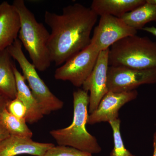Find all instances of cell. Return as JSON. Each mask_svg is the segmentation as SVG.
Listing matches in <instances>:
<instances>
[{
	"label": "cell",
	"instance_id": "2e32d148",
	"mask_svg": "<svg viewBox=\"0 0 156 156\" xmlns=\"http://www.w3.org/2000/svg\"><path fill=\"white\" fill-rule=\"evenodd\" d=\"M120 18L135 30H142L146 24L156 22V5L146 0L145 4L126 13Z\"/></svg>",
	"mask_w": 156,
	"mask_h": 156
},
{
	"label": "cell",
	"instance_id": "7402d4cb",
	"mask_svg": "<svg viewBox=\"0 0 156 156\" xmlns=\"http://www.w3.org/2000/svg\"><path fill=\"white\" fill-rule=\"evenodd\" d=\"M10 135V134L6 128L0 123V142L9 137Z\"/></svg>",
	"mask_w": 156,
	"mask_h": 156
},
{
	"label": "cell",
	"instance_id": "52a82bcc",
	"mask_svg": "<svg viewBox=\"0 0 156 156\" xmlns=\"http://www.w3.org/2000/svg\"><path fill=\"white\" fill-rule=\"evenodd\" d=\"M154 84H156V68L138 69L123 66H108L107 88L110 92H129L141 85Z\"/></svg>",
	"mask_w": 156,
	"mask_h": 156
},
{
	"label": "cell",
	"instance_id": "cb8c5ba5",
	"mask_svg": "<svg viewBox=\"0 0 156 156\" xmlns=\"http://www.w3.org/2000/svg\"><path fill=\"white\" fill-rule=\"evenodd\" d=\"M154 152L153 156H156V132H155L153 136Z\"/></svg>",
	"mask_w": 156,
	"mask_h": 156
},
{
	"label": "cell",
	"instance_id": "30bf717a",
	"mask_svg": "<svg viewBox=\"0 0 156 156\" xmlns=\"http://www.w3.org/2000/svg\"><path fill=\"white\" fill-rule=\"evenodd\" d=\"M136 90L129 92H113L108 91L101 101L97 108L89 115L87 124L89 125L108 122L119 119V111L125 104L136 99Z\"/></svg>",
	"mask_w": 156,
	"mask_h": 156
},
{
	"label": "cell",
	"instance_id": "7a4b0ae2",
	"mask_svg": "<svg viewBox=\"0 0 156 156\" xmlns=\"http://www.w3.org/2000/svg\"><path fill=\"white\" fill-rule=\"evenodd\" d=\"M12 5L20 18L18 39L28 52L37 70L45 71L52 63L48 48L50 33L43 23L37 21L24 1L14 0Z\"/></svg>",
	"mask_w": 156,
	"mask_h": 156
},
{
	"label": "cell",
	"instance_id": "3957f363",
	"mask_svg": "<svg viewBox=\"0 0 156 156\" xmlns=\"http://www.w3.org/2000/svg\"><path fill=\"white\" fill-rule=\"evenodd\" d=\"M73 119L68 127L52 130L50 134L58 145L75 148L90 153L98 154L101 148L95 136L88 132L86 128L89 105L88 92L79 89L73 93Z\"/></svg>",
	"mask_w": 156,
	"mask_h": 156
},
{
	"label": "cell",
	"instance_id": "9c48e42d",
	"mask_svg": "<svg viewBox=\"0 0 156 156\" xmlns=\"http://www.w3.org/2000/svg\"><path fill=\"white\" fill-rule=\"evenodd\" d=\"M109 50L99 53L94 69L82 86L84 90L90 92L88 111L90 114L97 108L101 101L108 92L107 73Z\"/></svg>",
	"mask_w": 156,
	"mask_h": 156
},
{
	"label": "cell",
	"instance_id": "5bb4252c",
	"mask_svg": "<svg viewBox=\"0 0 156 156\" xmlns=\"http://www.w3.org/2000/svg\"><path fill=\"white\" fill-rule=\"evenodd\" d=\"M145 3V0H94L90 8L98 16L107 14L121 18Z\"/></svg>",
	"mask_w": 156,
	"mask_h": 156
},
{
	"label": "cell",
	"instance_id": "8fae6325",
	"mask_svg": "<svg viewBox=\"0 0 156 156\" xmlns=\"http://www.w3.org/2000/svg\"><path fill=\"white\" fill-rule=\"evenodd\" d=\"M54 146L52 143L36 142L28 137L10 135L0 142V156H43Z\"/></svg>",
	"mask_w": 156,
	"mask_h": 156
},
{
	"label": "cell",
	"instance_id": "4fadbf2b",
	"mask_svg": "<svg viewBox=\"0 0 156 156\" xmlns=\"http://www.w3.org/2000/svg\"><path fill=\"white\" fill-rule=\"evenodd\" d=\"M14 73L17 87V97L23 103L27 111L26 122L30 124L37 122L44 117L41 109L27 85L25 78L16 66H14Z\"/></svg>",
	"mask_w": 156,
	"mask_h": 156
},
{
	"label": "cell",
	"instance_id": "ffe728a7",
	"mask_svg": "<svg viewBox=\"0 0 156 156\" xmlns=\"http://www.w3.org/2000/svg\"><path fill=\"white\" fill-rule=\"evenodd\" d=\"M6 109L14 116L25 120L27 112L26 107L18 98L10 100L7 105Z\"/></svg>",
	"mask_w": 156,
	"mask_h": 156
},
{
	"label": "cell",
	"instance_id": "8992f818",
	"mask_svg": "<svg viewBox=\"0 0 156 156\" xmlns=\"http://www.w3.org/2000/svg\"><path fill=\"white\" fill-rule=\"evenodd\" d=\"M99 53L95 45L90 43L57 68L54 78L59 80L69 81L76 87H82L94 69Z\"/></svg>",
	"mask_w": 156,
	"mask_h": 156
},
{
	"label": "cell",
	"instance_id": "277c9868",
	"mask_svg": "<svg viewBox=\"0 0 156 156\" xmlns=\"http://www.w3.org/2000/svg\"><path fill=\"white\" fill-rule=\"evenodd\" d=\"M108 63L134 69L156 68V42L136 34L126 37L109 48Z\"/></svg>",
	"mask_w": 156,
	"mask_h": 156
},
{
	"label": "cell",
	"instance_id": "d4e9b609",
	"mask_svg": "<svg viewBox=\"0 0 156 156\" xmlns=\"http://www.w3.org/2000/svg\"><path fill=\"white\" fill-rule=\"evenodd\" d=\"M147 1L149 2L156 5V0H147Z\"/></svg>",
	"mask_w": 156,
	"mask_h": 156
},
{
	"label": "cell",
	"instance_id": "d6986e66",
	"mask_svg": "<svg viewBox=\"0 0 156 156\" xmlns=\"http://www.w3.org/2000/svg\"><path fill=\"white\" fill-rule=\"evenodd\" d=\"M92 154L75 148L64 146H54L43 156H93Z\"/></svg>",
	"mask_w": 156,
	"mask_h": 156
},
{
	"label": "cell",
	"instance_id": "6da1fadb",
	"mask_svg": "<svg viewBox=\"0 0 156 156\" xmlns=\"http://www.w3.org/2000/svg\"><path fill=\"white\" fill-rule=\"evenodd\" d=\"M98 16L80 3L65 7L62 14L46 11L44 21L51 29L48 48L52 62L62 65L87 47Z\"/></svg>",
	"mask_w": 156,
	"mask_h": 156
},
{
	"label": "cell",
	"instance_id": "44dd1931",
	"mask_svg": "<svg viewBox=\"0 0 156 156\" xmlns=\"http://www.w3.org/2000/svg\"><path fill=\"white\" fill-rule=\"evenodd\" d=\"M11 99L0 93V113L6 108L7 105Z\"/></svg>",
	"mask_w": 156,
	"mask_h": 156
},
{
	"label": "cell",
	"instance_id": "ba28073f",
	"mask_svg": "<svg viewBox=\"0 0 156 156\" xmlns=\"http://www.w3.org/2000/svg\"><path fill=\"white\" fill-rule=\"evenodd\" d=\"M94 30L91 43L100 52L109 49L120 40L137 33V30L127 25L121 18L107 14L101 16L98 25Z\"/></svg>",
	"mask_w": 156,
	"mask_h": 156
},
{
	"label": "cell",
	"instance_id": "5b68a950",
	"mask_svg": "<svg viewBox=\"0 0 156 156\" xmlns=\"http://www.w3.org/2000/svg\"><path fill=\"white\" fill-rule=\"evenodd\" d=\"M7 49L12 58L19 64L23 75L27 81L28 87L41 109L43 115H49L62 108L64 105L63 101L50 91L40 77L36 69L23 53L22 44L19 39H17Z\"/></svg>",
	"mask_w": 156,
	"mask_h": 156
},
{
	"label": "cell",
	"instance_id": "7c38bea8",
	"mask_svg": "<svg viewBox=\"0 0 156 156\" xmlns=\"http://www.w3.org/2000/svg\"><path fill=\"white\" fill-rule=\"evenodd\" d=\"M20 28V18L14 6L7 2L0 4V51L18 39Z\"/></svg>",
	"mask_w": 156,
	"mask_h": 156
},
{
	"label": "cell",
	"instance_id": "9a60e30c",
	"mask_svg": "<svg viewBox=\"0 0 156 156\" xmlns=\"http://www.w3.org/2000/svg\"><path fill=\"white\" fill-rule=\"evenodd\" d=\"M15 63L7 49L0 51V93L10 99L17 97Z\"/></svg>",
	"mask_w": 156,
	"mask_h": 156
},
{
	"label": "cell",
	"instance_id": "ac0fdd59",
	"mask_svg": "<svg viewBox=\"0 0 156 156\" xmlns=\"http://www.w3.org/2000/svg\"><path fill=\"white\" fill-rule=\"evenodd\" d=\"M113 131L114 147L111 152L109 156H136L131 153L126 148L123 143L120 132V119L112 120L108 122Z\"/></svg>",
	"mask_w": 156,
	"mask_h": 156
},
{
	"label": "cell",
	"instance_id": "603a6c76",
	"mask_svg": "<svg viewBox=\"0 0 156 156\" xmlns=\"http://www.w3.org/2000/svg\"><path fill=\"white\" fill-rule=\"evenodd\" d=\"M142 30L151 34L156 37V27H145Z\"/></svg>",
	"mask_w": 156,
	"mask_h": 156
},
{
	"label": "cell",
	"instance_id": "e0dca14e",
	"mask_svg": "<svg viewBox=\"0 0 156 156\" xmlns=\"http://www.w3.org/2000/svg\"><path fill=\"white\" fill-rule=\"evenodd\" d=\"M26 123L25 119L14 116L6 108L0 113V123L6 128L10 135L31 138L33 133Z\"/></svg>",
	"mask_w": 156,
	"mask_h": 156
}]
</instances>
